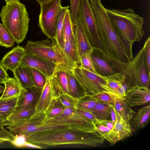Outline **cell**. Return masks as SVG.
<instances>
[{
	"label": "cell",
	"mask_w": 150,
	"mask_h": 150,
	"mask_svg": "<svg viewBox=\"0 0 150 150\" xmlns=\"http://www.w3.org/2000/svg\"><path fill=\"white\" fill-rule=\"evenodd\" d=\"M27 142L24 135L20 134H16V137L11 143L16 147L24 148L25 147Z\"/></svg>",
	"instance_id": "cell-41"
},
{
	"label": "cell",
	"mask_w": 150,
	"mask_h": 150,
	"mask_svg": "<svg viewBox=\"0 0 150 150\" xmlns=\"http://www.w3.org/2000/svg\"><path fill=\"white\" fill-rule=\"evenodd\" d=\"M67 76L70 95L79 99L85 96L79 83L73 75L72 71L67 72Z\"/></svg>",
	"instance_id": "cell-29"
},
{
	"label": "cell",
	"mask_w": 150,
	"mask_h": 150,
	"mask_svg": "<svg viewBox=\"0 0 150 150\" xmlns=\"http://www.w3.org/2000/svg\"><path fill=\"white\" fill-rule=\"evenodd\" d=\"M39 4H41L48 2L52 0H36Z\"/></svg>",
	"instance_id": "cell-48"
},
{
	"label": "cell",
	"mask_w": 150,
	"mask_h": 150,
	"mask_svg": "<svg viewBox=\"0 0 150 150\" xmlns=\"http://www.w3.org/2000/svg\"><path fill=\"white\" fill-rule=\"evenodd\" d=\"M123 75L127 81V90L134 88H149L150 73L146 65L144 46L134 57L127 63Z\"/></svg>",
	"instance_id": "cell-7"
},
{
	"label": "cell",
	"mask_w": 150,
	"mask_h": 150,
	"mask_svg": "<svg viewBox=\"0 0 150 150\" xmlns=\"http://www.w3.org/2000/svg\"><path fill=\"white\" fill-rule=\"evenodd\" d=\"M0 17L5 26L18 44L25 39L30 20L25 6L20 2L6 3L2 8Z\"/></svg>",
	"instance_id": "cell-6"
},
{
	"label": "cell",
	"mask_w": 150,
	"mask_h": 150,
	"mask_svg": "<svg viewBox=\"0 0 150 150\" xmlns=\"http://www.w3.org/2000/svg\"><path fill=\"white\" fill-rule=\"evenodd\" d=\"M15 40L3 23H0V45L6 48L12 47Z\"/></svg>",
	"instance_id": "cell-32"
},
{
	"label": "cell",
	"mask_w": 150,
	"mask_h": 150,
	"mask_svg": "<svg viewBox=\"0 0 150 150\" xmlns=\"http://www.w3.org/2000/svg\"><path fill=\"white\" fill-rule=\"evenodd\" d=\"M7 71L0 63V83L9 77Z\"/></svg>",
	"instance_id": "cell-45"
},
{
	"label": "cell",
	"mask_w": 150,
	"mask_h": 150,
	"mask_svg": "<svg viewBox=\"0 0 150 150\" xmlns=\"http://www.w3.org/2000/svg\"><path fill=\"white\" fill-rule=\"evenodd\" d=\"M73 29L81 65V59L83 55L86 52L91 50L93 47L88 39L81 21L78 16L76 24L73 26Z\"/></svg>",
	"instance_id": "cell-14"
},
{
	"label": "cell",
	"mask_w": 150,
	"mask_h": 150,
	"mask_svg": "<svg viewBox=\"0 0 150 150\" xmlns=\"http://www.w3.org/2000/svg\"><path fill=\"white\" fill-rule=\"evenodd\" d=\"M110 116L111 120L112 121L113 123L115 124L116 120V117L115 113L114 110V108L113 104L111 105V111H110Z\"/></svg>",
	"instance_id": "cell-46"
},
{
	"label": "cell",
	"mask_w": 150,
	"mask_h": 150,
	"mask_svg": "<svg viewBox=\"0 0 150 150\" xmlns=\"http://www.w3.org/2000/svg\"><path fill=\"white\" fill-rule=\"evenodd\" d=\"M112 104L97 101L95 106L90 110L97 120H110Z\"/></svg>",
	"instance_id": "cell-26"
},
{
	"label": "cell",
	"mask_w": 150,
	"mask_h": 150,
	"mask_svg": "<svg viewBox=\"0 0 150 150\" xmlns=\"http://www.w3.org/2000/svg\"><path fill=\"white\" fill-rule=\"evenodd\" d=\"M113 97L115 100L113 105L115 110L122 118L130 122L136 112L127 104L124 98Z\"/></svg>",
	"instance_id": "cell-24"
},
{
	"label": "cell",
	"mask_w": 150,
	"mask_h": 150,
	"mask_svg": "<svg viewBox=\"0 0 150 150\" xmlns=\"http://www.w3.org/2000/svg\"><path fill=\"white\" fill-rule=\"evenodd\" d=\"M150 105L140 109L130 122L132 132H135L144 128L150 120Z\"/></svg>",
	"instance_id": "cell-20"
},
{
	"label": "cell",
	"mask_w": 150,
	"mask_h": 150,
	"mask_svg": "<svg viewBox=\"0 0 150 150\" xmlns=\"http://www.w3.org/2000/svg\"><path fill=\"white\" fill-rule=\"evenodd\" d=\"M105 83L101 84V86L104 89L105 92L115 96L122 86L125 79V76L122 74L117 73L107 76H103Z\"/></svg>",
	"instance_id": "cell-22"
},
{
	"label": "cell",
	"mask_w": 150,
	"mask_h": 150,
	"mask_svg": "<svg viewBox=\"0 0 150 150\" xmlns=\"http://www.w3.org/2000/svg\"><path fill=\"white\" fill-rule=\"evenodd\" d=\"M93 123L96 128L100 132L103 137L110 132L107 127L97 122V121Z\"/></svg>",
	"instance_id": "cell-43"
},
{
	"label": "cell",
	"mask_w": 150,
	"mask_h": 150,
	"mask_svg": "<svg viewBox=\"0 0 150 150\" xmlns=\"http://www.w3.org/2000/svg\"><path fill=\"white\" fill-rule=\"evenodd\" d=\"M13 132L25 136L48 134L71 129L94 132L93 122L79 115L76 110L65 116L51 117L45 111L35 112L27 121L14 124Z\"/></svg>",
	"instance_id": "cell-1"
},
{
	"label": "cell",
	"mask_w": 150,
	"mask_h": 150,
	"mask_svg": "<svg viewBox=\"0 0 150 150\" xmlns=\"http://www.w3.org/2000/svg\"><path fill=\"white\" fill-rule=\"evenodd\" d=\"M125 100L130 107L146 104L150 100V89L134 88L128 89Z\"/></svg>",
	"instance_id": "cell-17"
},
{
	"label": "cell",
	"mask_w": 150,
	"mask_h": 150,
	"mask_svg": "<svg viewBox=\"0 0 150 150\" xmlns=\"http://www.w3.org/2000/svg\"><path fill=\"white\" fill-rule=\"evenodd\" d=\"M25 136L26 141L31 143L52 146L79 144L97 147L103 144L105 139L97 129L94 132L71 129L50 134Z\"/></svg>",
	"instance_id": "cell-4"
},
{
	"label": "cell",
	"mask_w": 150,
	"mask_h": 150,
	"mask_svg": "<svg viewBox=\"0 0 150 150\" xmlns=\"http://www.w3.org/2000/svg\"><path fill=\"white\" fill-rule=\"evenodd\" d=\"M91 56L96 71L101 76L121 74L125 68L126 63L111 57L100 49L93 47Z\"/></svg>",
	"instance_id": "cell-10"
},
{
	"label": "cell",
	"mask_w": 150,
	"mask_h": 150,
	"mask_svg": "<svg viewBox=\"0 0 150 150\" xmlns=\"http://www.w3.org/2000/svg\"><path fill=\"white\" fill-rule=\"evenodd\" d=\"M64 106L58 98V96L53 99L45 111L49 117H54L62 112Z\"/></svg>",
	"instance_id": "cell-33"
},
{
	"label": "cell",
	"mask_w": 150,
	"mask_h": 150,
	"mask_svg": "<svg viewBox=\"0 0 150 150\" xmlns=\"http://www.w3.org/2000/svg\"><path fill=\"white\" fill-rule=\"evenodd\" d=\"M106 11L120 42L131 60L134 58L132 47L136 42H139L144 34L143 18L132 8Z\"/></svg>",
	"instance_id": "cell-2"
},
{
	"label": "cell",
	"mask_w": 150,
	"mask_h": 150,
	"mask_svg": "<svg viewBox=\"0 0 150 150\" xmlns=\"http://www.w3.org/2000/svg\"><path fill=\"white\" fill-rule=\"evenodd\" d=\"M114 110L116 120L114 127L108 134L104 137L105 139L112 145L132 135L130 123L122 118L115 108Z\"/></svg>",
	"instance_id": "cell-13"
},
{
	"label": "cell",
	"mask_w": 150,
	"mask_h": 150,
	"mask_svg": "<svg viewBox=\"0 0 150 150\" xmlns=\"http://www.w3.org/2000/svg\"><path fill=\"white\" fill-rule=\"evenodd\" d=\"M97 28L102 44V50L111 57L124 63L130 60L120 42L106 11L99 0H90Z\"/></svg>",
	"instance_id": "cell-3"
},
{
	"label": "cell",
	"mask_w": 150,
	"mask_h": 150,
	"mask_svg": "<svg viewBox=\"0 0 150 150\" xmlns=\"http://www.w3.org/2000/svg\"><path fill=\"white\" fill-rule=\"evenodd\" d=\"M6 3H8L10 2L19 1V0H4Z\"/></svg>",
	"instance_id": "cell-51"
},
{
	"label": "cell",
	"mask_w": 150,
	"mask_h": 150,
	"mask_svg": "<svg viewBox=\"0 0 150 150\" xmlns=\"http://www.w3.org/2000/svg\"><path fill=\"white\" fill-rule=\"evenodd\" d=\"M99 0L101 1V0Z\"/></svg>",
	"instance_id": "cell-52"
},
{
	"label": "cell",
	"mask_w": 150,
	"mask_h": 150,
	"mask_svg": "<svg viewBox=\"0 0 150 150\" xmlns=\"http://www.w3.org/2000/svg\"><path fill=\"white\" fill-rule=\"evenodd\" d=\"M74 35L73 25L69 9L66 12L64 21L62 34L63 43L69 41Z\"/></svg>",
	"instance_id": "cell-31"
},
{
	"label": "cell",
	"mask_w": 150,
	"mask_h": 150,
	"mask_svg": "<svg viewBox=\"0 0 150 150\" xmlns=\"http://www.w3.org/2000/svg\"><path fill=\"white\" fill-rule=\"evenodd\" d=\"M4 88V86L0 85V94L3 92Z\"/></svg>",
	"instance_id": "cell-50"
},
{
	"label": "cell",
	"mask_w": 150,
	"mask_h": 150,
	"mask_svg": "<svg viewBox=\"0 0 150 150\" xmlns=\"http://www.w3.org/2000/svg\"><path fill=\"white\" fill-rule=\"evenodd\" d=\"M13 72L14 78L23 88L35 86L29 67L20 64Z\"/></svg>",
	"instance_id": "cell-21"
},
{
	"label": "cell",
	"mask_w": 150,
	"mask_h": 150,
	"mask_svg": "<svg viewBox=\"0 0 150 150\" xmlns=\"http://www.w3.org/2000/svg\"><path fill=\"white\" fill-rule=\"evenodd\" d=\"M50 79L58 90L59 95L66 93L70 95L67 72L63 70H56Z\"/></svg>",
	"instance_id": "cell-23"
},
{
	"label": "cell",
	"mask_w": 150,
	"mask_h": 150,
	"mask_svg": "<svg viewBox=\"0 0 150 150\" xmlns=\"http://www.w3.org/2000/svg\"><path fill=\"white\" fill-rule=\"evenodd\" d=\"M77 113L81 117L88 119L93 123L97 122V120L90 110H85L79 107L76 109Z\"/></svg>",
	"instance_id": "cell-40"
},
{
	"label": "cell",
	"mask_w": 150,
	"mask_h": 150,
	"mask_svg": "<svg viewBox=\"0 0 150 150\" xmlns=\"http://www.w3.org/2000/svg\"><path fill=\"white\" fill-rule=\"evenodd\" d=\"M91 51L88 52L83 55L81 59L80 67L92 72L99 75L95 69L92 59L91 56Z\"/></svg>",
	"instance_id": "cell-34"
},
{
	"label": "cell",
	"mask_w": 150,
	"mask_h": 150,
	"mask_svg": "<svg viewBox=\"0 0 150 150\" xmlns=\"http://www.w3.org/2000/svg\"><path fill=\"white\" fill-rule=\"evenodd\" d=\"M97 101L114 104L115 100L113 97L105 92H102L88 96Z\"/></svg>",
	"instance_id": "cell-38"
},
{
	"label": "cell",
	"mask_w": 150,
	"mask_h": 150,
	"mask_svg": "<svg viewBox=\"0 0 150 150\" xmlns=\"http://www.w3.org/2000/svg\"><path fill=\"white\" fill-rule=\"evenodd\" d=\"M25 88L27 91L18 97L16 110L35 107L42 88L35 86Z\"/></svg>",
	"instance_id": "cell-16"
},
{
	"label": "cell",
	"mask_w": 150,
	"mask_h": 150,
	"mask_svg": "<svg viewBox=\"0 0 150 150\" xmlns=\"http://www.w3.org/2000/svg\"><path fill=\"white\" fill-rule=\"evenodd\" d=\"M35 112V107L16 110L8 117L7 120L13 123L23 122Z\"/></svg>",
	"instance_id": "cell-27"
},
{
	"label": "cell",
	"mask_w": 150,
	"mask_h": 150,
	"mask_svg": "<svg viewBox=\"0 0 150 150\" xmlns=\"http://www.w3.org/2000/svg\"><path fill=\"white\" fill-rule=\"evenodd\" d=\"M77 16L81 21L92 46L102 50V43L99 35L95 17L89 0H80Z\"/></svg>",
	"instance_id": "cell-9"
},
{
	"label": "cell",
	"mask_w": 150,
	"mask_h": 150,
	"mask_svg": "<svg viewBox=\"0 0 150 150\" xmlns=\"http://www.w3.org/2000/svg\"><path fill=\"white\" fill-rule=\"evenodd\" d=\"M81 0H70V11L73 26L76 24Z\"/></svg>",
	"instance_id": "cell-39"
},
{
	"label": "cell",
	"mask_w": 150,
	"mask_h": 150,
	"mask_svg": "<svg viewBox=\"0 0 150 150\" xmlns=\"http://www.w3.org/2000/svg\"><path fill=\"white\" fill-rule=\"evenodd\" d=\"M11 123H12L8 121H3L0 120V129L4 126H8Z\"/></svg>",
	"instance_id": "cell-47"
},
{
	"label": "cell",
	"mask_w": 150,
	"mask_h": 150,
	"mask_svg": "<svg viewBox=\"0 0 150 150\" xmlns=\"http://www.w3.org/2000/svg\"><path fill=\"white\" fill-rule=\"evenodd\" d=\"M63 49L65 52L69 57L77 66H80L77 46L74 35L68 41L64 42Z\"/></svg>",
	"instance_id": "cell-28"
},
{
	"label": "cell",
	"mask_w": 150,
	"mask_h": 150,
	"mask_svg": "<svg viewBox=\"0 0 150 150\" xmlns=\"http://www.w3.org/2000/svg\"><path fill=\"white\" fill-rule=\"evenodd\" d=\"M20 64L39 71L47 78H50L57 69V65L53 62L26 51Z\"/></svg>",
	"instance_id": "cell-12"
},
{
	"label": "cell",
	"mask_w": 150,
	"mask_h": 150,
	"mask_svg": "<svg viewBox=\"0 0 150 150\" xmlns=\"http://www.w3.org/2000/svg\"><path fill=\"white\" fill-rule=\"evenodd\" d=\"M69 6L65 7H62L61 6L60 8L57 23L56 34L54 38L60 46L63 49L62 31L65 14L67 10L69 9Z\"/></svg>",
	"instance_id": "cell-30"
},
{
	"label": "cell",
	"mask_w": 150,
	"mask_h": 150,
	"mask_svg": "<svg viewBox=\"0 0 150 150\" xmlns=\"http://www.w3.org/2000/svg\"><path fill=\"white\" fill-rule=\"evenodd\" d=\"M26 52L25 48L18 45L6 53L0 63L6 70L9 69L13 71L20 64Z\"/></svg>",
	"instance_id": "cell-18"
},
{
	"label": "cell",
	"mask_w": 150,
	"mask_h": 150,
	"mask_svg": "<svg viewBox=\"0 0 150 150\" xmlns=\"http://www.w3.org/2000/svg\"><path fill=\"white\" fill-rule=\"evenodd\" d=\"M97 122L107 127L111 131L114 127V124L110 120H97Z\"/></svg>",
	"instance_id": "cell-44"
},
{
	"label": "cell",
	"mask_w": 150,
	"mask_h": 150,
	"mask_svg": "<svg viewBox=\"0 0 150 150\" xmlns=\"http://www.w3.org/2000/svg\"><path fill=\"white\" fill-rule=\"evenodd\" d=\"M58 98L64 106L77 108L79 99L66 93L59 95Z\"/></svg>",
	"instance_id": "cell-36"
},
{
	"label": "cell",
	"mask_w": 150,
	"mask_h": 150,
	"mask_svg": "<svg viewBox=\"0 0 150 150\" xmlns=\"http://www.w3.org/2000/svg\"><path fill=\"white\" fill-rule=\"evenodd\" d=\"M145 50V57L147 68L150 73V38L146 40L144 45Z\"/></svg>",
	"instance_id": "cell-42"
},
{
	"label": "cell",
	"mask_w": 150,
	"mask_h": 150,
	"mask_svg": "<svg viewBox=\"0 0 150 150\" xmlns=\"http://www.w3.org/2000/svg\"><path fill=\"white\" fill-rule=\"evenodd\" d=\"M9 141L8 139L0 137V144H2L6 142H9Z\"/></svg>",
	"instance_id": "cell-49"
},
{
	"label": "cell",
	"mask_w": 150,
	"mask_h": 150,
	"mask_svg": "<svg viewBox=\"0 0 150 150\" xmlns=\"http://www.w3.org/2000/svg\"><path fill=\"white\" fill-rule=\"evenodd\" d=\"M31 72L33 80L35 86L42 88L45 86L47 77L42 73L31 67H30Z\"/></svg>",
	"instance_id": "cell-35"
},
{
	"label": "cell",
	"mask_w": 150,
	"mask_h": 150,
	"mask_svg": "<svg viewBox=\"0 0 150 150\" xmlns=\"http://www.w3.org/2000/svg\"><path fill=\"white\" fill-rule=\"evenodd\" d=\"M18 96L6 99H0V120L8 121V117L16 110Z\"/></svg>",
	"instance_id": "cell-25"
},
{
	"label": "cell",
	"mask_w": 150,
	"mask_h": 150,
	"mask_svg": "<svg viewBox=\"0 0 150 150\" xmlns=\"http://www.w3.org/2000/svg\"><path fill=\"white\" fill-rule=\"evenodd\" d=\"M25 49L28 52L56 64L57 66L56 70L67 72L72 71L78 66L54 38L35 41L28 40Z\"/></svg>",
	"instance_id": "cell-5"
},
{
	"label": "cell",
	"mask_w": 150,
	"mask_h": 150,
	"mask_svg": "<svg viewBox=\"0 0 150 150\" xmlns=\"http://www.w3.org/2000/svg\"><path fill=\"white\" fill-rule=\"evenodd\" d=\"M0 83L5 85L4 88L0 99H6L18 96L27 90L22 87L14 78L8 77Z\"/></svg>",
	"instance_id": "cell-19"
},
{
	"label": "cell",
	"mask_w": 150,
	"mask_h": 150,
	"mask_svg": "<svg viewBox=\"0 0 150 150\" xmlns=\"http://www.w3.org/2000/svg\"><path fill=\"white\" fill-rule=\"evenodd\" d=\"M97 101L89 96H85L79 99L78 107L90 110L95 105Z\"/></svg>",
	"instance_id": "cell-37"
},
{
	"label": "cell",
	"mask_w": 150,
	"mask_h": 150,
	"mask_svg": "<svg viewBox=\"0 0 150 150\" xmlns=\"http://www.w3.org/2000/svg\"><path fill=\"white\" fill-rule=\"evenodd\" d=\"M61 0H52L40 5L38 25L43 33L48 38H54Z\"/></svg>",
	"instance_id": "cell-8"
},
{
	"label": "cell",
	"mask_w": 150,
	"mask_h": 150,
	"mask_svg": "<svg viewBox=\"0 0 150 150\" xmlns=\"http://www.w3.org/2000/svg\"><path fill=\"white\" fill-rule=\"evenodd\" d=\"M59 95L58 91L47 78L35 106V112L45 111L51 101Z\"/></svg>",
	"instance_id": "cell-15"
},
{
	"label": "cell",
	"mask_w": 150,
	"mask_h": 150,
	"mask_svg": "<svg viewBox=\"0 0 150 150\" xmlns=\"http://www.w3.org/2000/svg\"><path fill=\"white\" fill-rule=\"evenodd\" d=\"M73 75L79 83L84 96L94 95L105 92L101 86L105 84L103 76L92 72L78 66L72 70Z\"/></svg>",
	"instance_id": "cell-11"
}]
</instances>
